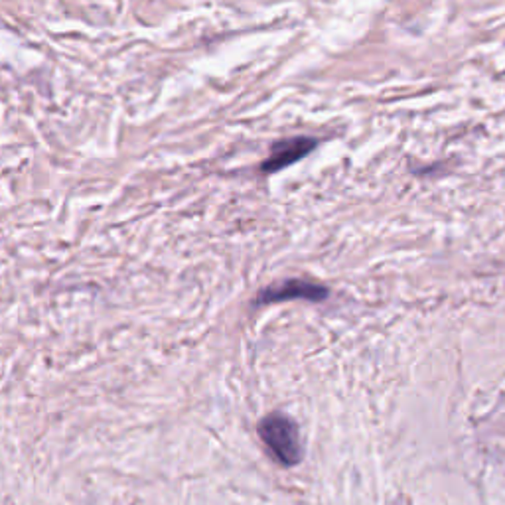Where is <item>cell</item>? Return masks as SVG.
Masks as SVG:
<instances>
[{
	"label": "cell",
	"instance_id": "obj_1",
	"mask_svg": "<svg viewBox=\"0 0 505 505\" xmlns=\"http://www.w3.org/2000/svg\"><path fill=\"white\" fill-rule=\"evenodd\" d=\"M259 436L271 456L283 466H296L302 460L298 424L285 413H271L259 422Z\"/></svg>",
	"mask_w": 505,
	"mask_h": 505
},
{
	"label": "cell",
	"instance_id": "obj_2",
	"mask_svg": "<svg viewBox=\"0 0 505 505\" xmlns=\"http://www.w3.org/2000/svg\"><path fill=\"white\" fill-rule=\"evenodd\" d=\"M328 296V288L322 286L318 283H310V280L302 278H290L285 283L271 285L265 290H261L259 295L255 296L257 306H267V305H277V302H286V300H312L320 302Z\"/></svg>",
	"mask_w": 505,
	"mask_h": 505
},
{
	"label": "cell",
	"instance_id": "obj_3",
	"mask_svg": "<svg viewBox=\"0 0 505 505\" xmlns=\"http://www.w3.org/2000/svg\"><path fill=\"white\" fill-rule=\"evenodd\" d=\"M316 147H318V141L312 137H293V139L278 141L273 144L271 154H268V159L263 162L261 170L265 174L283 170V168L305 159V156L310 154Z\"/></svg>",
	"mask_w": 505,
	"mask_h": 505
}]
</instances>
